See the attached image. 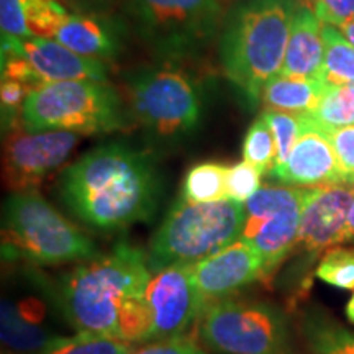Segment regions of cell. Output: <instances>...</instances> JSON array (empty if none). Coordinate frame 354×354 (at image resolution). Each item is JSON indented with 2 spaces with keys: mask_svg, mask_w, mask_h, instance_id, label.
I'll list each match as a JSON object with an SVG mask.
<instances>
[{
  "mask_svg": "<svg viewBox=\"0 0 354 354\" xmlns=\"http://www.w3.org/2000/svg\"><path fill=\"white\" fill-rule=\"evenodd\" d=\"M261 117L268 122L274 135V140H276V166L282 165L287 156H289L290 149L294 148L295 141L300 138V135L305 130V125H307L305 115L279 112V110L268 109L264 110Z\"/></svg>",
  "mask_w": 354,
  "mask_h": 354,
  "instance_id": "obj_27",
  "label": "cell"
},
{
  "mask_svg": "<svg viewBox=\"0 0 354 354\" xmlns=\"http://www.w3.org/2000/svg\"><path fill=\"white\" fill-rule=\"evenodd\" d=\"M202 342L223 354H287L284 313L258 300L221 299L203 307L197 320Z\"/></svg>",
  "mask_w": 354,
  "mask_h": 354,
  "instance_id": "obj_7",
  "label": "cell"
},
{
  "mask_svg": "<svg viewBox=\"0 0 354 354\" xmlns=\"http://www.w3.org/2000/svg\"><path fill=\"white\" fill-rule=\"evenodd\" d=\"M295 0H243L228 13L220 37L227 77L250 100L281 74L290 37Z\"/></svg>",
  "mask_w": 354,
  "mask_h": 354,
  "instance_id": "obj_3",
  "label": "cell"
},
{
  "mask_svg": "<svg viewBox=\"0 0 354 354\" xmlns=\"http://www.w3.org/2000/svg\"><path fill=\"white\" fill-rule=\"evenodd\" d=\"M32 87L24 82L13 81V79H2V87H0V99H2V120L3 128L10 130L15 125V117L21 113L26 97H28Z\"/></svg>",
  "mask_w": 354,
  "mask_h": 354,
  "instance_id": "obj_34",
  "label": "cell"
},
{
  "mask_svg": "<svg viewBox=\"0 0 354 354\" xmlns=\"http://www.w3.org/2000/svg\"><path fill=\"white\" fill-rule=\"evenodd\" d=\"M44 307L38 300L13 304L2 300V339L19 353L44 354L63 343L68 336L53 333L43 326Z\"/></svg>",
  "mask_w": 354,
  "mask_h": 354,
  "instance_id": "obj_18",
  "label": "cell"
},
{
  "mask_svg": "<svg viewBox=\"0 0 354 354\" xmlns=\"http://www.w3.org/2000/svg\"><path fill=\"white\" fill-rule=\"evenodd\" d=\"M325 61L322 79L328 86L354 84V44L343 32L330 25H323Z\"/></svg>",
  "mask_w": 354,
  "mask_h": 354,
  "instance_id": "obj_23",
  "label": "cell"
},
{
  "mask_svg": "<svg viewBox=\"0 0 354 354\" xmlns=\"http://www.w3.org/2000/svg\"><path fill=\"white\" fill-rule=\"evenodd\" d=\"M2 51L25 57L41 81H107V69L95 57L77 55L51 38L2 37Z\"/></svg>",
  "mask_w": 354,
  "mask_h": 354,
  "instance_id": "obj_14",
  "label": "cell"
},
{
  "mask_svg": "<svg viewBox=\"0 0 354 354\" xmlns=\"http://www.w3.org/2000/svg\"><path fill=\"white\" fill-rule=\"evenodd\" d=\"M325 61L323 24L307 6H299L294 13L290 37L281 74L292 77L322 79Z\"/></svg>",
  "mask_w": 354,
  "mask_h": 354,
  "instance_id": "obj_17",
  "label": "cell"
},
{
  "mask_svg": "<svg viewBox=\"0 0 354 354\" xmlns=\"http://www.w3.org/2000/svg\"><path fill=\"white\" fill-rule=\"evenodd\" d=\"M344 241H354V198H353L351 210H349L348 228H346V236H344Z\"/></svg>",
  "mask_w": 354,
  "mask_h": 354,
  "instance_id": "obj_36",
  "label": "cell"
},
{
  "mask_svg": "<svg viewBox=\"0 0 354 354\" xmlns=\"http://www.w3.org/2000/svg\"><path fill=\"white\" fill-rule=\"evenodd\" d=\"M131 109L159 143H176L196 130L202 102L197 87L177 69H154L133 79Z\"/></svg>",
  "mask_w": 354,
  "mask_h": 354,
  "instance_id": "obj_8",
  "label": "cell"
},
{
  "mask_svg": "<svg viewBox=\"0 0 354 354\" xmlns=\"http://www.w3.org/2000/svg\"><path fill=\"white\" fill-rule=\"evenodd\" d=\"M317 277L342 290H354V248L333 246L317 266Z\"/></svg>",
  "mask_w": 354,
  "mask_h": 354,
  "instance_id": "obj_26",
  "label": "cell"
},
{
  "mask_svg": "<svg viewBox=\"0 0 354 354\" xmlns=\"http://www.w3.org/2000/svg\"><path fill=\"white\" fill-rule=\"evenodd\" d=\"M325 133L335 151L339 179L343 184L354 185V125L325 130Z\"/></svg>",
  "mask_w": 354,
  "mask_h": 354,
  "instance_id": "obj_31",
  "label": "cell"
},
{
  "mask_svg": "<svg viewBox=\"0 0 354 354\" xmlns=\"http://www.w3.org/2000/svg\"><path fill=\"white\" fill-rule=\"evenodd\" d=\"M276 140L271 128L263 117H259L246 131L243 141V159L266 174L276 166Z\"/></svg>",
  "mask_w": 354,
  "mask_h": 354,
  "instance_id": "obj_25",
  "label": "cell"
},
{
  "mask_svg": "<svg viewBox=\"0 0 354 354\" xmlns=\"http://www.w3.org/2000/svg\"><path fill=\"white\" fill-rule=\"evenodd\" d=\"M305 130L295 141L289 156L282 165L274 166L271 176L290 187H323L343 184L338 162L325 130L310 122L305 115Z\"/></svg>",
  "mask_w": 354,
  "mask_h": 354,
  "instance_id": "obj_16",
  "label": "cell"
},
{
  "mask_svg": "<svg viewBox=\"0 0 354 354\" xmlns=\"http://www.w3.org/2000/svg\"><path fill=\"white\" fill-rule=\"evenodd\" d=\"M131 3L143 38L166 57L197 51L221 24L216 0H131Z\"/></svg>",
  "mask_w": 354,
  "mask_h": 354,
  "instance_id": "obj_10",
  "label": "cell"
},
{
  "mask_svg": "<svg viewBox=\"0 0 354 354\" xmlns=\"http://www.w3.org/2000/svg\"><path fill=\"white\" fill-rule=\"evenodd\" d=\"M330 86L323 79L292 77L277 74L263 88L264 105L271 110L305 115L313 112Z\"/></svg>",
  "mask_w": 354,
  "mask_h": 354,
  "instance_id": "obj_20",
  "label": "cell"
},
{
  "mask_svg": "<svg viewBox=\"0 0 354 354\" xmlns=\"http://www.w3.org/2000/svg\"><path fill=\"white\" fill-rule=\"evenodd\" d=\"M79 133L64 130L30 131L13 127L3 141V177L13 192L37 189L59 169L76 148Z\"/></svg>",
  "mask_w": 354,
  "mask_h": 354,
  "instance_id": "obj_11",
  "label": "cell"
},
{
  "mask_svg": "<svg viewBox=\"0 0 354 354\" xmlns=\"http://www.w3.org/2000/svg\"><path fill=\"white\" fill-rule=\"evenodd\" d=\"M305 115L322 130L354 125V84L330 86L318 107Z\"/></svg>",
  "mask_w": 354,
  "mask_h": 354,
  "instance_id": "obj_24",
  "label": "cell"
},
{
  "mask_svg": "<svg viewBox=\"0 0 354 354\" xmlns=\"http://www.w3.org/2000/svg\"><path fill=\"white\" fill-rule=\"evenodd\" d=\"M161 183L151 154L115 141L97 146L61 174L66 207L88 227L123 230L154 214Z\"/></svg>",
  "mask_w": 354,
  "mask_h": 354,
  "instance_id": "obj_2",
  "label": "cell"
},
{
  "mask_svg": "<svg viewBox=\"0 0 354 354\" xmlns=\"http://www.w3.org/2000/svg\"><path fill=\"white\" fill-rule=\"evenodd\" d=\"M20 117L30 131L109 133L127 123L122 99L100 81L41 84L30 91Z\"/></svg>",
  "mask_w": 354,
  "mask_h": 354,
  "instance_id": "obj_6",
  "label": "cell"
},
{
  "mask_svg": "<svg viewBox=\"0 0 354 354\" xmlns=\"http://www.w3.org/2000/svg\"><path fill=\"white\" fill-rule=\"evenodd\" d=\"M145 300L151 317L153 342L183 338L205 307L190 274V266H176L151 272Z\"/></svg>",
  "mask_w": 354,
  "mask_h": 354,
  "instance_id": "obj_12",
  "label": "cell"
},
{
  "mask_svg": "<svg viewBox=\"0 0 354 354\" xmlns=\"http://www.w3.org/2000/svg\"><path fill=\"white\" fill-rule=\"evenodd\" d=\"M245 203L225 198L209 203L177 201L149 241V271L194 266L241 238Z\"/></svg>",
  "mask_w": 354,
  "mask_h": 354,
  "instance_id": "obj_4",
  "label": "cell"
},
{
  "mask_svg": "<svg viewBox=\"0 0 354 354\" xmlns=\"http://www.w3.org/2000/svg\"><path fill=\"white\" fill-rule=\"evenodd\" d=\"M228 167L220 162H201L185 174L180 201L187 203H209L227 197Z\"/></svg>",
  "mask_w": 354,
  "mask_h": 354,
  "instance_id": "obj_22",
  "label": "cell"
},
{
  "mask_svg": "<svg viewBox=\"0 0 354 354\" xmlns=\"http://www.w3.org/2000/svg\"><path fill=\"white\" fill-rule=\"evenodd\" d=\"M295 2H299L300 6H307V7H310V0H295Z\"/></svg>",
  "mask_w": 354,
  "mask_h": 354,
  "instance_id": "obj_40",
  "label": "cell"
},
{
  "mask_svg": "<svg viewBox=\"0 0 354 354\" xmlns=\"http://www.w3.org/2000/svg\"><path fill=\"white\" fill-rule=\"evenodd\" d=\"M55 38L77 55L100 61L112 59L120 53V38L112 24L95 15L69 13Z\"/></svg>",
  "mask_w": 354,
  "mask_h": 354,
  "instance_id": "obj_19",
  "label": "cell"
},
{
  "mask_svg": "<svg viewBox=\"0 0 354 354\" xmlns=\"http://www.w3.org/2000/svg\"><path fill=\"white\" fill-rule=\"evenodd\" d=\"M133 343L95 333H77L44 354H131Z\"/></svg>",
  "mask_w": 354,
  "mask_h": 354,
  "instance_id": "obj_28",
  "label": "cell"
},
{
  "mask_svg": "<svg viewBox=\"0 0 354 354\" xmlns=\"http://www.w3.org/2000/svg\"><path fill=\"white\" fill-rule=\"evenodd\" d=\"M310 8L323 25L344 28L354 24V0H310Z\"/></svg>",
  "mask_w": 354,
  "mask_h": 354,
  "instance_id": "obj_33",
  "label": "cell"
},
{
  "mask_svg": "<svg viewBox=\"0 0 354 354\" xmlns=\"http://www.w3.org/2000/svg\"><path fill=\"white\" fill-rule=\"evenodd\" d=\"M302 333L310 354H354V331L322 310H312L304 317Z\"/></svg>",
  "mask_w": 354,
  "mask_h": 354,
  "instance_id": "obj_21",
  "label": "cell"
},
{
  "mask_svg": "<svg viewBox=\"0 0 354 354\" xmlns=\"http://www.w3.org/2000/svg\"><path fill=\"white\" fill-rule=\"evenodd\" d=\"M354 185L333 184L310 187L305 198L297 240L290 254L312 258L344 241Z\"/></svg>",
  "mask_w": 354,
  "mask_h": 354,
  "instance_id": "obj_13",
  "label": "cell"
},
{
  "mask_svg": "<svg viewBox=\"0 0 354 354\" xmlns=\"http://www.w3.org/2000/svg\"><path fill=\"white\" fill-rule=\"evenodd\" d=\"M69 12L61 6L59 0H37L28 17L26 25L33 37L55 38Z\"/></svg>",
  "mask_w": 354,
  "mask_h": 354,
  "instance_id": "obj_29",
  "label": "cell"
},
{
  "mask_svg": "<svg viewBox=\"0 0 354 354\" xmlns=\"http://www.w3.org/2000/svg\"><path fill=\"white\" fill-rule=\"evenodd\" d=\"M37 0H0V25L2 37L32 38L33 35L26 25V17Z\"/></svg>",
  "mask_w": 354,
  "mask_h": 354,
  "instance_id": "obj_32",
  "label": "cell"
},
{
  "mask_svg": "<svg viewBox=\"0 0 354 354\" xmlns=\"http://www.w3.org/2000/svg\"><path fill=\"white\" fill-rule=\"evenodd\" d=\"M261 176L263 172L246 161L228 167L227 197L241 203L248 202L261 189Z\"/></svg>",
  "mask_w": 354,
  "mask_h": 354,
  "instance_id": "obj_30",
  "label": "cell"
},
{
  "mask_svg": "<svg viewBox=\"0 0 354 354\" xmlns=\"http://www.w3.org/2000/svg\"><path fill=\"white\" fill-rule=\"evenodd\" d=\"M344 312H346L348 320L351 322L353 325H354V294H353V297L349 299V302H348V305H346V308H344Z\"/></svg>",
  "mask_w": 354,
  "mask_h": 354,
  "instance_id": "obj_38",
  "label": "cell"
},
{
  "mask_svg": "<svg viewBox=\"0 0 354 354\" xmlns=\"http://www.w3.org/2000/svg\"><path fill=\"white\" fill-rule=\"evenodd\" d=\"M307 196L308 189L304 187L268 185L245 202L240 240L250 243L259 253L263 281L268 282L294 250Z\"/></svg>",
  "mask_w": 354,
  "mask_h": 354,
  "instance_id": "obj_9",
  "label": "cell"
},
{
  "mask_svg": "<svg viewBox=\"0 0 354 354\" xmlns=\"http://www.w3.org/2000/svg\"><path fill=\"white\" fill-rule=\"evenodd\" d=\"M131 354H207L197 343L190 342L187 338H172L161 339L143 344V346L135 349Z\"/></svg>",
  "mask_w": 354,
  "mask_h": 354,
  "instance_id": "obj_35",
  "label": "cell"
},
{
  "mask_svg": "<svg viewBox=\"0 0 354 354\" xmlns=\"http://www.w3.org/2000/svg\"><path fill=\"white\" fill-rule=\"evenodd\" d=\"M151 271L148 254L120 241L69 271L59 282V307L79 333H95L145 343L151 339V317L145 300Z\"/></svg>",
  "mask_w": 354,
  "mask_h": 354,
  "instance_id": "obj_1",
  "label": "cell"
},
{
  "mask_svg": "<svg viewBox=\"0 0 354 354\" xmlns=\"http://www.w3.org/2000/svg\"><path fill=\"white\" fill-rule=\"evenodd\" d=\"M342 32H343L344 37H346L349 41L354 44V24L344 26V28H342Z\"/></svg>",
  "mask_w": 354,
  "mask_h": 354,
  "instance_id": "obj_39",
  "label": "cell"
},
{
  "mask_svg": "<svg viewBox=\"0 0 354 354\" xmlns=\"http://www.w3.org/2000/svg\"><path fill=\"white\" fill-rule=\"evenodd\" d=\"M3 258L56 266L87 261L95 245L76 225L51 207L37 189L12 192L3 205Z\"/></svg>",
  "mask_w": 354,
  "mask_h": 354,
  "instance_id": "obj_5",
  "label": "cell"
},
{
  "mask_svg": "<svg viewBox=\"0 0 354 354\" xmlns=\"http://www.w3.org/2000/svg\"><path fill=\"white\" fill-rule=\"evenodd\" d=\"M79 2H82L87 7H109L118 2V0H79Z\"/></svg>",
  "mask_w": 354,
  "mask_h": 354,
  "instance_id": "obj_37",
  "label": "cell"
},
{
  "mask_svg": "<svg viewBox=\"0 0 354 354\" xmlns=\"http://www.w3.org/2000/svg\"><path fill=\"white\" fill-rule=\"evenodd\" d=\"M194 282L205 305L227 299L233 292L263 281V261L258 251L245 240L218 251L210 258L190 266Z\"/></svg>",
  "mask_w": 354,
  "mask_h": 354,
  "instance_id": "obj_15",
  "label": "cell"
}]
</instances>
